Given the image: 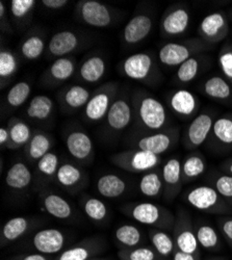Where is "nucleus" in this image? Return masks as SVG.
Returning <instances> with one entry per match:
<instances>
[{"label": "nucleus", "instance_id": "nucleus-1", "mask_svg": "<svg viewBox=\"0 0 232 260\" xmlns=\"http://www.w3.org/2000/svg\"><path fill=\"white\" fill-rule=\"evenodd\" d=\"M134 112L138 124L145 132L156 133L170 126L167 107L151 94L140 92L135 97Z\"/></svg>", "mask_w": 232, "mask_h": 260}, {"label": "nucleus", "instance_id": "nucleus-2", "mask_svg": "<svg viewBox=\"0 0 232 260\" xmlns=\"http://www.w3.org/2000/svg\"><path fill=\"white\" fill-rule=\"evenodd\" d=\"M128 218L151 228L173 231L175 214L159 204L151 202H132L120 207Z\"/></svg>", "mask_w": 232, "mask_h": 260}, {"label": "nucleus", "instance_id": "nucleus-3", "mask_svg": "<svg viewBox=\"0 0 232 260\" xmlns=\"http://www.w3.org/2000/svg\"><path fill=\"white\" fill-rule=\"evenodd\" d=\"M213 45L198 38L169 42L158 51V60L168 68H178L188 58L213 49Z\"/></svg>", "mask_w": 232, "mask_h": 260}, {"label": "nucleus", "instance_id": "nucleus-4", "mask_svg": "<svg viewBox=\"0 0 232 260\" xmlns=\"http://www.w3.org/2000/svg\"><path fill=\"white\" fill-rule=\"evenodd\" d=\"M183 200L187 205L205 213L216 215L232 214V208L229 204L218 190L209 184L188 188L183 193Z\"/></svg>", "mask_w": 232, "mask_h": 260}, {"label": "nucleus", "instance_id": "nucleus-5", "mask_svg": "<svg viewBox=\"0 0 232 260\" xmlns=\"http://www.w3.org/2000/svg\"><path fill=\"white\" fill-rule=\"evenodd\" d=\"M173 237L177 250L201 258L200 245L196 237L193 218L183 207H178L175 214Z\"/></svg>", "mask_w": 232, "mask_h": 260}, {"label": "nucleus", "instance_id": "nucleus-6", "mask_svg": "<svg viewBox=\"0 0 232 260\" xmlns=\"http://www.w3.org/2000/svg\"><path fill=\"white\" fill-rule=\"evenodd\" d=\"M111 161L124 171L147 173L160 165L161 157L154 153L134 148L115 153L111 156Z\"/></svg>", "mask_w": 232, "mask_h": 260}, {"label": "nucleus", "instance_id": "nucleus-7", "mask_svg": "<svg viewBox=\"0 0 232 260\" xmlns=\"http://www.w3.org/2000/svg\"><path fill=\"white\" fill-rule=\"evenodd\" d=\"M216 115L213 111H204L189 122L182 138L185 150L195 151L208 140L214 123L217 120Z\"/></svg>", "mask_w": 232, "mask_h": 260}, {"label": "nucleus", "instance_id": "nucleus-8", "mask_svg": "<svg viewBox=\"0 0 232 260\" xmlns=\"http://www.w3.org/2000/svg\"><path fill=\"white\" fill-rule=\"evenodd\" d=\"M180 140V132L177 127H169L160 132L146 135L134 144L135 149H140L156 155H162L173 150Z\"/></svg>", "mask_w": 232, "mask_h": 260}, {"label": "nucleus", "instance_id": "nucleus-9", "mask_svg": "<svg viewBox=\"0 0 232 260\" xmlns=\"http://www.w3.org/2000/svg\"><path fill=\"white\" fill-rule=\"evenodd\" d=\"M122 72L129 79L142 82L155 79L158 73L156 61L148 52H140L126 57L122 63Z\"/></svg>", "mask_w": 232, "mask_h": 260}, {"label": "nucleus", "instance_id": "nucleus-10", "mask_svg": "<svg viewBox=\"0 0 232 260\" xmlns=\"http://www.w3.org/2000/svg\"><path fill=\"white\" fill-rule=\"evenodd\" d=\"M191 24V12L182 5L169 8L160 20V35L164 39H177L187 31Z\"/></svg>", "mask_w": 232, "mask_h": 260}, {"label": "nucleus", "instance_id": "nucleus-11", "mask_svg": "<svg viewBox=\"0 0 232 260\" xmlns=\"http://www.w3.org/2000/svg\"><path fill=\"white\" fill-rule=\"evenodd\" d=\"M76 14L81 22L92 27H108L114 22L113 11L97 0H81L76 6Z\"/></svg>", "mask_w": 232, "mask_h": 260}, {"label": "nucleus", "instance_id": "nucleus-12", "mask_svg": "<svg viewBox=\"0 0 232 260\" xmlns=\"http://www.w3.org/2000/svg\"><path fill=\"white\" fill-rule=\"evenodd\" d=\"M118 84L109 82L102 85L90 98L84 107V117L90 122H99L107 117L110 107L115 101Z\"/></svg>", "mask_w": 232, "mask_h": 260}, {"label": "nucleus", "instance_id": "nucleus-13", "mask_svg": "<svg viewBox=\"0 0 232 260\" xmlns=\"http://www.w3.org/2000/svg\"><path fill=\"white\" fill-rule=\"evenodd\" d=\"M229 31L228 16L224 12H215L205 16L198 27L199 38L213 46L225 40Z\"/></svg>", "mask_w": 232, "mask_h": 260}, {"label": "nucleus", "instance_id": "nucleus-14", "mask_svg": "<svg viewBox=\"0 0 232 260\" xmlns=\"http://www.w3.org/2000/svg\"><path fill=\"white\" fill-rule=\"evenodd\" d=\"M168 104L174 115L182 120L194 119L200 107L199 98L186 89L173 91L168 98Z\"/></svg>", "mask_w": 232, "mask_h": 260}, {"label": "nucleus", "instance_id": "nucleus-15", "mask_svg": "<svg viewBox=\"0 0 232 260\" xmlns=\"http://www.w3.org/2000/svg\"><path fill=\"white\" fill-rule=\"evenodd\" d=\"M161 177L163 182L162 197L165 202L171 203L177 198L183 185L181 160L175 156L169 158L161 169Z\"/></svg>", "mask_w": 232, "mask_h": 260}, {"label": "nucleus", "instance_id": "nucleus-16", "mask_svg": "<svg viewBox=\"0 0 232 260\" xmlns=\"http://www.w3.org/2000/svg\"><path fill=\"white\" fill-rule=\"evenodd\" d=\"M65 246V233L55 228H47L38 231L30 241V247L38 253L47 256L59 253Z\"/></svg>", "mask_w": 232, "mask_h": 260}, {"label": "nucleus", "instance_id": "nucleus-17", "mask_svg": "<svg viewBox=\"0 0 232 260\" xmlns=\"http://www.w3.org/2000/svg\"><path fill=\"white\" fill-rule=\"evenodd\" d=\"M69 154L79 164H89L94 157V144L91 137L83 130L74 129L66 138Z\"/></svg>", "mask_w": 232, "mask_h": 260}, {"label": "nucleus", "instance_id": "nucleus-18", "mask_svg": "<svg viewBox=\"0 0 232 260\" xmlns=\"http://www.w3.org/2000/svg\"><path fill=\"white\" fill-rule=\"evenodd\" d=\"M209 147L216 152H232V114H226L214 123L210 132Z\"/></svg>", "mask_w": 232, "mask_h": 260}, {"label": "nucleus", "instance_id": "nucleus-19", "mask_svg": "<svg viewBox=\"0 0 232 260\" xmlns=\"http://www.w3.org/2000/svg\"><path fill=\"white\" fill-rule=\"evenodd\" d=\"M56 182L69 193H77L88 184V175L80 167L71 162L61 164L55 176Z\"/></svg>", "mask_w": 232, "mask_h": 260}, {"label": "nucleus", "instance_id": "nucleus-20", "mask_svg": "<svg viewBox=\"0 0 232 260\" xmlns=\"http://www.w3.org/2000/svg\"><path fill=\"white\" fill-rule=\"evenodd\" d=\"M105 249V242L99 236L84 238L75 246L62 251L53 260H88L97 257Z\"/></svg>", "mask_w": 232, "mask_h": 260}, {"label": "nucleus", "instance_id": "nucleus-21", "mask_svg": "<svg viewBox=\"0 0 232 260\" xmlns=\"http://www.w3.org/2000/svg\"><path fill=\"white\" fill-rule=\"evenodd\" d=\"M153 29V19L146 13L136 14L125 25L123 41L128 45H136L144 41Z\"/></svg>", "mask_w": 232, "mask_h": 260}, {"label": "nucleus", "instance_id": "nucleus-22", "mask_svg": "<svg viewBox=\"0 0 232 260\" xmlns=\"http://www.w3.org/2000/svg\"><path fill=\"white\" fill-rule=\"evenodd\" d=\"M80 44L79 36L72 30H60L52 36L47 45L50 56L60 58L75 51Z\"/></svg>", "mask_w": 232, "mask_h": 260}, {"label": "nucleus", "instance_id": "nucleus-23", "mask_svg": "<svg viewBox=\"0 0 232 260\" xmlns=\"http://www.w3.org/2000/svg\"><path fill=\"white\" fill-rule=\"evenodd\" d=\"M134 108L125 98L116 99L107 115V122L114 132H123L131 123Z\"/></svg>", "mask_w": 232, "mask_h": 260}, {"label": "nucleus", "instance_id": "nucleus-24", "mask_svg": "<svg viewBox=\"0 0 232 260\" xmlns=\"http://www.w3.org/2000/svg\"><path fill=\"white\" fill-rule=\"evenodd\" d=\"M40 198L44 210L53 218L58 220H69L72 218L74 210L71 204L58 193L43 190L40 193Z\"/></svg>", "mask_w": 232, "mask_h": 260}, {"label": "nucleus", "instance_id": "nucleus-25", "mask_svg": "<svg viewBox=\"0 0 232 260\" xmlns=\"http://www.w3.org/2000/svg\"><path fill=\"white\" fill-rule=\"evenodd\" d=\"M194 228L201 248L208 252H219L223 249L221 235L208 222L203 219H197L194 221Z\"/></svg>", "mask_w": 232, "mask_h": 260}, {"label": "nucleus", "instance_id": "nucleus-26", "mask_svg": "<svg viewBox=\"0 0 232 260\" xmlns=\"http://www.w3.org/2000/svg\"><path fill=\"white\" fill-rule=\"evenodd\" d=\"M32 228V220L25 216H16L12 218L2 228L0 232V244L2 248H5L20 238H22Z\"/></svg>", "mask_w": 232, "mask_h": 260}, {"label": "nucleus", "instance_id": "nucleus-27", "mask_svg": "<svg viewBox=\"0 0 232 260\" xmlns=\"http://www.w3.org/2000/svg\"><path fill=\"white\" fill-rule=\"evenodd\" d=\"M208 57L203 53L185 60L176 69L174 81L178 85H187L193 82L205 69Z\"/></svg>", "mask_w": 232, "mask_h": 260}, {"label": "nucleus", "instance_id": "nucleus-28", "mask_svg": "<svg viewBox=\"0 0 232 260\" xmlns=\"http://www.w3.org/2000/svg\"><path fill=\"white\" fill-rule=\"evenodd\" d=\"M202 93L215 101L228 102L232 99V84L223 76L213 75L201 85Z\"/></svg>", "mask_w": 232, "mask_h": 260}, {"label": "nucleus", "instance_id": "nucleus-29", "mask_svg": "<svg viewBox=\"0 0 232 260\" xmlns=\"http://www.w3.org/2000/svg\"><path fill=\"white\" fill-rule=\"evenodd\" d=\"M183 184L197 180L207 170L205 156L199 151H191L181 161Z\"/></svg>", "mask_w": 232, "mask_h": 260}, {"label": "nucleus", "instance_id": "nucleus-30", "mask_svg": "<svg viewBox=\"0 0 232 260\" xmlns=\"http://www.w3.org/2000/svg\"><path fill=\"white\" fill-rule=\"evenodd\" d=\"M52 144L53 141L50 135L44 132H40V130L35 132L25 149L28 162L38 164L42 157H44L47 153L50 152Z\"/></svg>", "mask_w": 232, "mask_h": 260}, {"label": "nucleus", "instance_id": "nucleus-31", "mask_svg": "<svg viewBox=\"0 0 232 260\" xmlns=\"http://www.w3.org/2000/svg\"><path fill=\"white\" fill-rule=\"evenodd\" d=\"M76 70V61L73 57L56 58L47 69V80L51 84H59L70 79Z\"/></svg>", "mask_w": 232, "mask_h": 260}, {"label": "nucleus", "instance_id": "nucleus-32", "mask_svg": "<svg viewBox=\"0 0 232 260\" xmlns=\"http://www.w3.org/2000/svg\"><path fill=\"white\" fill-rule=\"evenodd\" d=\"M32 181V174L25 162H14L7 172L6 184L15 190L26 189Z\"/></svg>", "mask_w": 232, "mask_h": 260}, {"label": "nucleus", "instance_id": "nucleus-33", "mask_svg": "<svg viewBox=\"0 0 232 260\" xmlns=\"http://www.w3.org/2000/svg\"><path fill=\"white\" fill-rule=\"evenodd\" d=\"M8 128L10 132V142L7 148L10 150H17L26 147L34 135L30 126L19 118H12L9 122Z\"/></svg>", "mask_w": 232, "mask_h": 260}, {"label": "nucleus", "instance_id": "nucleus-34", "mask_svg": "<svg viewBox=\"0 0 232 260\" xmlns=\"http://www.w3.org/2000/svg\"><path fill=\"white\" fill-rule=\"evenodd\" d=\"M92 94L82 85L74 84L68 86L61 92L60 102L68 111H77L82 107H86Z\"/></svg>", "mask_w": 232, "mask_h": 260}, {"label": "nucleus", "instance_id": "nucleus-35", "mask_svg": "<svg viewBox=\"0 0 232 260\" xmlns=\"http://www.w3.org/2000/svg\"><path fill=\"white\" fill-rule=\"evenodd\" d=\"M107 71V63L100 55H92L84 60L78 70L79 79L88 83H96Z\"/></svg>", "mask_w": 232, "mask_h": 260}, {"label": "nucleus", "instance_id": "nucleus-36", "mask_svg": "<svg viewBox=\"0 0 232 260\" xmlns=\"http://www.w3.org/2000/svg\"><path fill=\"white\" fill-rule=\"evenodd\" d=\"M96 187L102 197L116 199L121 197L126 191L127 183L116 174H105L98 179Z\"/></svg>", "mask_w": 232, "mask_h": 260}, {"label": "nucleus", "instance_id": "nucleus-37", "mask_svg": "<svg viewBox=\"0 0 232 260\" xmlns=\"http://www.w3.org/2000/svg\"><path fill=\"white\" fill-rule=\"evenodd\" d=\"M139 189L143 196L151 199H158L163 193V182L161 170L158 168L145 173L139 183Z\"/></svg>", "mask_w": 232, "mask_h": 260}, {"label": "nucleus", "instance_id": "nucleus-38", "mask_svg": "<svg viewBox=\"0 0 232 260\" xmlns=\"http://www.w3.org/2000/svg\"><path fill=\"white\" fill-rule=\"evenodd\" d=\"M114 237L120 249H129L142 246L145 240L141 229L131 224L119 226L114 233Z\"/></svg>", "mask_w": 232, "mask_h": 260}, {"label": "nucleus", "instance_id": "nucleus-39", "mask_svg": "<svg viewBox=\"0 0 232 260\" xmlns=\"http://www.w3.org/2000/svg\"><path fill=\"white\" fill-rule=\"evenodd\" d=\"M149 238L152 247L163 260L173 257L177 248L174 237L169 234L168 231L151 228L149 230Z\"/></svg>", "mask_w": 232, "mask_h": 260}, {"label": "nucleus", "instance_id": "nucleus-40", "mask_svg": "<svg viewBox=\"0 0 232 260\" xmlns=\"http://www.w3.org/2000/svg\"><path fill=\"white\" fill-rule=\"evenodd\" d=\"M54 107L53 100L46 95H37L28 103L26 115L30 120L44 121L47 120Z\"/></svg>", "mask_w": 232, "mask_h": 260}, {"label": "nucleus", "instance_id": "nucleus-41", "mask_svg": "<svg viewBox=\"0 0 232 260\" xmlns=\"http://www.w3.org/2000/svg\"><path fill=\"white\" fill-rule=\"evenodd\" d=\"M83 213L95 223H102L108 219L109 208L103 201L92 196H84L80 200Z\"/></svg>", "mask_w": 232, "mask_h": 260}, {"label": "nucleus", "instance_id": "nucleus-42", "mask_svg": "<svg viewBox=\"0 0 232 260\" xmlns=\"http://www.w3.org/2000/svg\"><path fill=\"white\" fill-rule=\"evenodd\" d=\"M207 182L218 190L223 199L232 208V177L224 174L221 171H216L207 176Z\"/></svg>", "mask_w": 232, "mask_h": 260}, {"label": "nucleus", "instance_id": "nucleus-43", "mask_svg": "<svg viewBox=\"0 0 232 260\" xmlns=\"http://www.w3.org/2000/svg\"><path fill=\"white\" fill-rule=\"evenodd\" d=\"M45 50V41L39 35H29L21 43L20 52L25 59L36 60Z\"/></svg>", "mask_w": 232, "mask_h": 260}, {"label": "nucleus", "instance_id": "nucleus-44", "mask_svg": "<svg viewBox=\"0 0 232 260\" xmlns=\"http://www.w3.org/2000/svg\"><path fill=\"white\" fill-rule=\"evenodd\" d=\"M19 67V60L15 53L8 48H3L0 51V78L2 86L6 85L9 80L17 73Z\"/></svg>", "mask_w": 232, "mask_h": 260}, {"label": "nucleus", "instance_id": "nucleus-45", "mask_svg": "<svg viewBox=\"0 0 232 260\" xmlns=\"http://www.w3.org/2000/svg\"><path fill=\"white\" fill-rule=\"evenodd\" d=\"M120 260H163L162 257L150 246H139L129 249H120Z\"/></svg>", "mask_w": 232, "mask_h": 260}, {"label": "nucleus", "instance_id": "nucleus-46", "mask_svg": "<svg viewBox=\"0 0 232 260\" xmlns=\"http://www.w3.org/2000/svg\"><path fill=\"white\" fill-rule=\"evenodd\" d=\"M31 93V85L27 81H19L15 83L7 94V104L12 108L22 106Z\"/></svg>", "mask_w": 232, "mask_h": 260}, {"label": "nucleus", "instance_id": "nucleus-47", "mask_svg": "<svg viewBox=\"0 0 232 260\" xmlns=\"http://www.w3.org/2000/svg\"><path fill=\"white\" fill-rule=\"evenodd\" d=\"M59 158L55 152L50 151L44 157H42L37 164V170L41 175L47 178H53L59 168Z\"/></svg>", "mask_w": 232, "mask_h": 260}, {"label": "nucleus", "instance_id": "nucleus-48", "mask_svg": "<svg viewBox=\"0 0 232 260\" xmlns=\"http://www.w3.org/2000/svg\"><path fill=\"white\" fill-rule=\"evenodd\" d=\"M218 62L223 77L232 84V44L226 43L218 54Z\"/></svg>", "mask_w": 232, "mask_h": 260}, {"label": "nucleus", "instance_id": "nucleus-49", "mask_svg": "<svg viewBox=\"0 0 232 260\" xmlns=\"http://www.w3.org/2000/svg\"><path fill=\"white\" fill-rule=\"evenodd\" d=\"M35 7V0H13L11 3V13L17 21H24L32 14Z\"/></svg>", "mask_w": 232, "mask_h": 260}, {"label": "nucleus", "instance_id": "nucleus-50", "mask_svg": "<svg viewBox=\"0 0 232 260\" xmlns=\"http://www.w3.org/2000/svg\"><path fill=\"white\" fill-rule=\"evenodd\" d=\"M217 226L228 246L232 248V215H220Z\"/></svg>", "mask_w": 232, "mask_h": 260}, {"label": "nucleus", "instance_id": "nucleus-51", "mask_svg": "<svg viewBox=\"0 0 232 260\" xmlns=\"http://www.w3.org/2000/svg\"><path fill=\"white\" fill-rule=\"evenodd\" d=\"M8 260H52L47 255L40 253H30V254H19L10 257Z\"/></svg>", "mask_w": 232, "mask_h": 260}, {"label": "nucleus", "instance_id": "nucleus-52", "mask_svg": "<svg viewBox=\"0 0 232 260\" xmlns=\"http://www.w3.org/2000/svg\"><path fill=\"white\" fill-rule=\"evenodd\" d=\"M42 5L49 10H59L65 8L68 5V2L67 0H43Z\"/></svg>", "mask_w": 232, "mask_h": 260}, {"label": "nucleus", "instance_id": "nucleus-53", "mask_svg": "<svg viewBox=\"0 0 232 260\" xmlns=\"http://www.w3.org/2000/svg\"><path fill=\"white\" fill-rule=\"evenodd\" d=\"M172 260H200L199 257H196L192 254H188V253H184L182 251H179V250H176L173 257H172Z\"/></svg>", "mask_w": 232, "mask_h": 260}, {"label": "nucleus", "instance_id": "nucleus-54", "mask_svg": "<svg viewBox=\"0 0 232 260\" xmlns=\"http://www.w3.org/2000/svg\"><path fill=\"white\" fill-rule=\"evenodd\" d=\"M10 142V132L9 128L7 127H2L0 128V145L2 147H7Z\"/></svg>", "mask_w": 232, "mask_h": 260}, {"label": "nucleus", "instance_id": "nucleus-55", "mask_svg": "<svg viewBox=\"0 0 232 260\" xmlns=\"http://www.w3.org/2000/svg\"><path fill=\"white\" fill-rule=\"evenodd\" d=\"M220 171L232 177V157L226 159L220 165Z\"/></svg>", "mask_w": 232, "mask_h": 260}, {"label": "nucleus", "instance_id": "nucleus-56", "mask_svg": "<svg viewBox=\"0 0 232 260\" xmlns=\"http://www.w3.org/2000/svg\"><path fill=\"white\" fill-rule=\"evenodd\" d=\"M0 20H2L3 29L5 27V23H7L8 26H10L9 20H8V14H7V10H6V6H5V4L3 2L0 3Z\"/></svg>", "mask_w": 232, "mask_h": 260}, {"label": "nucleus", "instance_id": "nucleus-57", "mask_svg": "<svg viewBox=\"0 0 232 260\" xmlns=\"http://www.w3.org/2000/svg\"><path fill=\"white\" fill-rule=\"evenodd\" d=\"M209 260H228V258H227V257H225V256H218V257H213V258H210Z\"/></svg>", "mask_w": 232, "mask_h": 260}, {"label": "nucleus", "instance_id": "nucleus-58", "mask_svg": "<svg viewBox=\"0 0 232 260\" xmlns=\"http://www.w3.org/2000/svg\"><path fill=\"white\" fill-rule=\"evenodd\" d=\"M88 260H112L111 258H105V257H93V258H90Z\"/></svg>", "mask_w": 232, "mask_h": 260}, {"label": "nucleus", "instance_id": "nucleus-59", "mask_svg": "<svg viewBox=\"0 0 232 260\" xmlns=\"http://www.w3.org/2000/svg\"><path fill=\"white\" fill-rule=\"evenodd\" d=\"M227 16H228V18H230V19L232 20V9L229 11V13H228V15H227Z\"/></svg>", "mask_w": 232, "mask_h": 260}, {"label": "nucleus", "instance_id": "nucleus-60", "mask_svg": "<svg viewBox=\"0 0 232 260\" xmlns=\"http://www.w3.org/2000/svg\"><path fill=\"white\" fill-rule=\"evenodd\" d=\"M231 153H232V152H231Z\"/></svg>", "mask_w": 232, "mask_h": 260}]
</instances>
